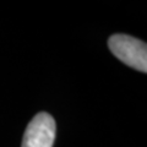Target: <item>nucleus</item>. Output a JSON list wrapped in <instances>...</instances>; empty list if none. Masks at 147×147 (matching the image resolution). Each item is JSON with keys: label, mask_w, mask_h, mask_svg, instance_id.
Masks as SVG:
<instances>
[{"label": "nucleus", "mask_w": 147, "mask_h": 147, "mask_svg": "<svg viewBox=\"0 0 147 147\" xmlns=\"http://www.w3.org/2000/svg\"><path fill=\"white\" fill-rule=\"evenodd\" d=\"M108 47L115 57L137 71H147V45L142 40L127 34H113Z\"/></svg>", "instance_id": "nucleus-1"}, {"label": "nucleus", "mask_w": 147, "mask_h": 147, "mask_svg": "<svg viewBox=\"0 0 147 147\" xmlns=\"http://www.w3.org/2000/svg\"><path fill=\"white\" fill-rule=\"evenodd\" d=\"M55 130L54 118L48 113L40 112L26 127L21 147H53Z\"/></svg>", "instance_id": "nucleus-2"}]
</instances>
